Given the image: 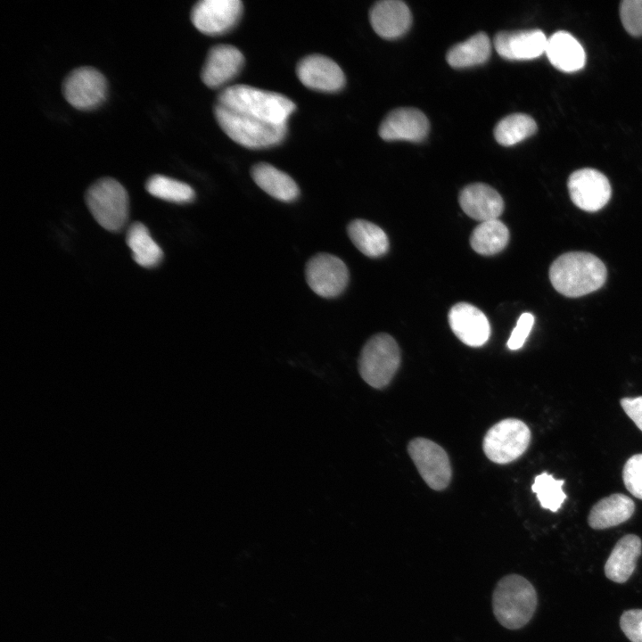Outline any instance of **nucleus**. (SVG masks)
Segmentation results:
<instances>
[{
	"mask_svg": "<svg viewBox=\"0 0 642 642\" xmlns=\"http://www.w3.org/2000/svg\"><path fill=\"white\" fill-rule=\"evenodd\" d=\"M553 287L562 295L577 298L601 288L606 281L604 262L585 251H570L556 258L549 268Z\"/></svg>",
	"mask_w": 642,
	"mask_h": 642,
	"instance_id": "1",
	"label": "nucleus"
},
{
	"mask_svg": "<svg viewBox=\"0 0 642 642\" xmlns=\"http://www.w3.org/2000/svg\"><path fill=\"white\" fill-rule=\"evenodd\" d=\"M216 103L274 125H287L296 110L288 97L247 85L226 87L218 94Z\"/></svg>",
	"mask_w": 642,
	"mask_h": 642,
	"instance_id": "2",
	"label": "nucleus"
},
{
	"mask_svg": "<svg viewBox=\"0 0 642 642\" xmlns=\"http://www.w3.org/2000/svg\"><path fill=\"white\" fill-rule=\"evenodd\" d=\"M538 604L533 585L519 574L501 578L492 594V609L497 621L508 630H518L532 618Z\"/></svg>",
	"mask_w": 642,
	"mask_h": 642,
	"instance_id": "3",
	"label": "nucleus"
},
{
	"mask_svg": "<svg viewBox=\"0 0 642 642\" xmlns=\"http://www.w3.org/2000/svg\"><path fill=\"white\" fill-rule=\"evenodd\" d=\"M214 116L224 133L234 142L251 149L268 148L280 144L285 137L287 125H274L242 114L218 103Z\"/></svg>",
	"mask_w": 642,
	"mask_h": 642,
	"instance_id": "4",
	"label": "nucleus"
},
{
	"mask_svg": "<svg viewBox=\"0 0 642 642\" xmlns=\"http://www.w3.org/2000/svg\"><path fill=\"white\" fill-rule=\"evenodd\" d=\"M85 202L94 218L104 229L119 232L128 222L129 199L127 190L116 179L103 177L86 192Z\"/></svg>",
	"mask_w": 642,
	"mask_h": 642,
	"instance_id": "5",
	"label": "nucleus"
},
{
	"mask_svg": "<svg viewBox=\"0 0 642 642\" xmlns=\"http://www.w3.org/2000/svg\"><path fill=\"white\" fill-rule=\"evenodd\" d=\"M400 364V351L396 341L387 333H378L364 345L358 359L362 379L375 389L387 386Z\"/></svg>",
	"mask_w": 642,
	"mask_h": 642,
	"instance_id": "6",
	"label": "nucleus"
},
{
	"mask_svg": "<svg viewBox=\"0 0 642 642\" xmlns=\"http://www.w3.org/2000/svg\"><path fill=\"white\" fill-rule=\"evenodd\" d=\"M530 440L527 424L519 419L507 418L490 428L483 438L482 449L490 461L507 464L525 452Z\"/></svg>",
	"mask_w": 642,
	"mask_h": 642,
	"instance_id": "7",
	"label": "nucleus"
},
{
	"mask_svg": "<svg viewBox=\"0 0 642 642\" xmlns=\"http://www.w3.org/2000/svg\"><path fill=\"white\" fill-rule=\"evenodd\" d=\"M107 90L105 77L90 66L74 69L62 83L64 98L80 111H90L100 106L105 101Z\"/></svg>",
	"mask_w": 642,
	"mask_h": 642,
	"instance_id": "8",
	"label": "nucleus"
},
{
	"mask_svg": "<svg viewBox=\"0 0 642 642\" xmlns=\"http://www.w3.org/2000/svg\"><path fill=\"white\" fill-rule=\"evenodd\" d=\"M407 451L431 489L442 490L447 488L452 472L448 454L440 445L428 439L416 438L409 442Z\"/></svg>",
	"mask_w": 642,
	"mask_h": 642,
	"instance_id": "9",
	"label": "nucleus"
},
{
	"mask_svg": "<svg viewBox=\"0 0 642 642\" xmlns=\"http://www.w3.org/2000/svg\"><path fill=\"white\" fill-rule=\"evenodd\" d=\"M306 281L310 289L324 298L341 294L349 282V270L344 262L329 253H318L307 263Z\"/></svg>",
	"mask_w": 642,
	"mask_h": 642,
	"instance_id": "10",
	"label": "nucleus"
},
{
	"mask_svg": "<svg viewBox=\"0 0 642 642\" xmlns=\"http://www.w3.org/2000/svg\"><path fill=\"white\" fill-rule=\"evenodd\" d=\"M567 187L572 202L580 210L595 212L609 202L612 188L600 171L585 168L575 170L568 178Z\"/></svg>",
	"mask_w": 642,
	"mask_h": 642,
	"instance_id": "11",
	"label": "nucleus"
},
{
	"mask_svg": "<svg viewBox=\"0 0 642 642\" xmlns=\"http://www.w3.org/2000/svg\"><path fill=\"white\" fill-rule=\"evenodd\" d=\"M243 9L240 0H202L192 8L191 21L202 34L222 35L238 22Z\"/></svg>",
	"mask_w": 642,
	"mask_h": 642,
	"instance_id": "12",
	"label": "nucleus"
},
{
	"mask_svg": "<svg viewBox=\"0 0 642 642\" xmlns=\"http://www.w3.org/2000/svg\"><path fill=\"white\" fill-rule=\"evenodd\" d=\"M299 80L308 88L322 92H337L345 85V75L329 57L311 54L301 59L296 67Z\"/></svg>",
	"mask_w": 642,
	"mask_h": 642,
	"instance_id": "13",
	"label": "nucleus"
},
{
	"mask_svg": "<svg viewBox=\"0 0 642 642\" xmlns=\"http://www.w3.org/2000/svg\"><path fill=\"white\" fill-rule=\"evenodd\" d=\"M449 324L455 335L471 347L483 345L490 335V325L485 314L466 302L457 303L450 309Z\"/></svg>",
	"mask_w": 642,
	"mask_h": 642,
	"instance_id": "14",
	"label": "nucleus"
},
{
	"mask_svg": "<svg viewBox=\"0 0 642 642\" xmlns=\"http://www.w3.org/2000/svg\"><path fill=\"white\" fill-rule=\"evenodd\" d=\"M547 38L540 29L501 31L494 37V47L504 59L526 61L545 53Z\"/></svg>",
	"mask_w": 642,
	"mask_h": 642,
	"instance_id": "15",
	"label": "nucleus"
},
{
	"mask_svg": "<svg viewBox=\"0 0 642 642\" xmlns=\"http://www.w3.org/2000/svg\"><path fill=\"white\" fill-rule=\"evenodd\" d=\"M244 63L241 51L231 45L211 47L201 71L202 82L210 88H218L235 78Z\"/></svg>",
	"mask_w": 642,
	"mask_h": 642,
	"instance_id": "16",
	"label": "nucleus"
},
{
	"mask_svg": "<svg viewBox=\"0 0 642 642\" xmlns=\"http://www.w3.org/2000/svg\"><path fill=\"white\" fill-rule=\"evenodd\" d=\"M429 131L426 116L415 108H399L391 111L379 128L380 136L386 141L407 140L420 142Z\"/></svg>",
	"mask_w": 642,
	"mask_h": 642,
	"instance_id": "17",
	"label": "nucleus"
},
{
	"mask_svg": "<svg viewBox=\"0 0 642 642\" xmlns=\"http://www.w3.org/2000/svg\"><path fill=\"white\" fill-rule=\"evenodd\" d=\"M369 19L375 33L385 39L403 36L412 23L409 8L399 0L377 2L370 10Z\"/></svg>",
	"mask_w": 642,
	"mask_h": 642,
	"instance_id": "18",
	"label": "nucleus"
},
{
	"mask_svg": "<svg viewBox=\"0 0 642 642\" xmlns=\"http://www.w3.org/2000/svg\"><path fill=\"white\" fill-rule=\"evenodd\" d=\"M458 201L467 216L481 222L498 219L504 210L501 195L482 183L465 186L460 192Z\"/></svg>",
	"mask_w": 642,
	"mask_h": 642,
	"instance_id": "19",
	"label": "nucleus"
},
{
	"mask_svg": "<svg viewBox=\"0 0 642 642\" xmlns=\"http://www.w3.org/2000/svg\"><path fill=\"white\" fill-rule=\"evenodd\" d=\"M642 553V541L635 534L621 538L611 551L604 567L606 578L616 583L626 582L634 572Z\"/></svg>",
	"mask_w": 642,
	"mask_h": 642,
	"instance_id": "20",
	"label": "nucleus"
},
{
	"mask_svg": "<svg viewBox=\"0 0 642 642\" xmlns=\"http://www.w3.org/2000/svg\"><path fill=\"white\" fill-rule=\"evenodd\" d=\"M545 54L554 67L564 72L578 71L586 62L582 45L572 34L564 30L547 38Z\"/></svg>",
	"mask_w": 642,
	"mask_h": 642,
	"instance_id": "21",
	"label": "nucleus"
},
{
	"mask_svg": "<svg viewBox=\"0 0 642 642\" xmlns=\"http://www.w3.org/2000/svg\"><path fill=\"white\" fill-rule=\"evenodd\" d=\"M635 504L628 496L614 493L598 500L590 509L588 525L595 530L617 526L633 514Z\"/></svg>",
	"mask_w": 642,
	"mask_h": 642,
	"instance_id": "22",
	"label": "nucleus"
},
{
	"mask_svg": "<svg viewBox=\"0 0 642 642\" xmlns=\"http://www.w3.org/2000/svg\"><path fill=\"white\" fill-rule=\"evenodd\" d=\"M251 175L259 188L276 200L290 202L299 196L300 190L295 181L271 164H255Z\"/></svg>",
	"mask_w": 642,
	"mask_h": 642,
	"instance_id": "23",
	"label": "nucleus"
},
{
	"mask_svg": "<svg viewBox=\"0 0 642 642\" xmlns=\"http://www.w3.org/2000/svg\"><path fill=\"white\" fill-rule=\"evenodd\" d=\"M350 239L367 257L377 258L389 250V239L375 224L364 219L352 220L347 227Z\"/></svg>",
	"mask_w": 642,
	"mask_h": 642,
	"instance_id": "24",
	"label": "nucleus"
},
{
	"mask_svg": "<svg viewBox=\"0 0 642 642\" xmlns=\"http://www.w3.org/2000/svg\"><path fill=\"white\" fill-rule=\"evenodd\" d=\"M490 53L489 37L484 32H479L451 47L447 53L446 60L455 69L469 68L487 62Z\"/></svg>",
	"mask_w": 642,
	"mask_h": 642,
	"instance_id": "25",
	"label": "nucleus"
},
{
	"mask_svg": "<svg viewBox=\"0 0 642 642\" xmlns=\"http://www.w3.org/2000/svg\"><path fill=\"white\" fill-rule=\"evenodd\" d=\"M127 244L134 260L145 268H156L163 259L160 247L151 236L147 227L141 222L132 223L127 231Z\"/></svg>",
	"mask_w": 642,
	"mask_h": 642,
	"instance_id": "26",
	"label": "nucleus"
},
{
	"mask_svg": "<svg viewBox=\"0 0 642 642\" xmlns=\"http://www.w3.org/2000/svg\"><path fill=\"white\" fill-rule=\"evenodd\" d=\"M509 240L506 226L498 219L481 222L470 237L472 248L482 255H493L501 251Z\"/></svg>",
	"mask_w": 642,
	"mask_h": 642,
	"instance_id": "27",
	"label": "nucleus"
},
{
	"mask_svg": "<svg viewBox=\"0 0 642 642\" xmlns=\"http://www.w3.org/2000/svg\"><path fill=\"white\" fill-rule=\"evenodd\" d=\"M536 131V121L531 116L514 113L498 122L494 128V136L499 144L512 146L530 137Z\"/></svg>",
	"mask_w": 642,
	"mask_h": 642,
	"instance_id": "28",
	"label": "nucleus"
},
{
	"mask_svg": "<svg viewBox=\"0 0 642 642\" xmlns=\"http://www.w3.org/2000/svg\"><path fill=\"white\" fill-rule=\"evenodd\" d=\"M145 189L152 196L170 202L186 203L194 199V191L189 185L162 175L149 177Z\"/></svg>",
	"mask_w": 642,
	"mask_h": 642,
	"instance_id": "29",
	"label": "nucleus"
},
{
	"mask_svg": "<svg viewBox=\"0 0 642 642\" xmlns=\"http://www.w3.org/2000/svg\"><path fill=\"white\" fill-rule=\"evenodd\" d=\"M564 483V480H556L553 475L546 472L534 478L531 490L537 495L541 507L552 512L560 509L566 498L562 488Z\"/></svg>",
	"mask_w": 642,
	"mask_h": 642,
	"instance_id": "30",
	"label": "nucleus"
},
{
	"mask_svg": "<svg viewBox=\"0 0 642 642\" xmlns=\"http://www.w3.org/2000/svg\"><path fill=\"white\" fill-rule=\"evenodd\" d=\"M620 17L627 32L642 36V0H624L621 4Z\"/></svg>",
	"mask_w": 642,
	"mask_h": 642,
	"instance_id": "31",
	"label": "nucleus"
},
{
	"mask_svg": "<svg viewBox=\"0 0 642 642\" xmlns=\"http://www.w3.org/2000/svg\"><path fill=\"white\" fill-rule=\"evenodd\" d=\"M622 479L630 494L642 499V454L633 455L626 461Z\"/></svg>",
	"mask_w": 642,
	"mask_h": 642,
	"instance_id": "32",
	"label": "nucleus"
},
{
	"mask_svg": "<svg viewBox=\"0 0 642 642\" xmlns=\"http://www.w3.org/2000/svg\"><path fill=\"white\" fill-rule=\"evenodd\" d=\"M620 627L631 642H642V609H630L620 617Z\"/></svg>",
	"mask_w": 642,
	"mask_h": 642,
	"instance_id": "33",
	"label": "nucleus"
},
{
	"mask_svg": "<svg viewBox=\"0 0 642 642\" xmlns=\"http://www.w3.org/2000/svg\"><path fill=\"white\" fill-rule=\"evenodd\" d=\"M534 316L531 313H523L513 329L507 341V347L511 350L521 349L528 338L534 325Z\"/></svg>",
	"mask_w": 642,
	"mask_h": 642,
	"instance_id": "34",
	"label": "nucleus"
},
{
	"mask_svg": "<svg viewBox=\"0 0 642 642\" xmlns=\"http://www.w3.org/2000/svg\"><path fill=\"white\" fill-rule=\"evenodd\" d=\"M620 403L626 415L642 432V396L622 398Z\"/></svg>",
	"mask_w": 642,
	"mask_h": 642,
	"instance_id": "35",
	"label": "nucleus"
}]
</instances>
